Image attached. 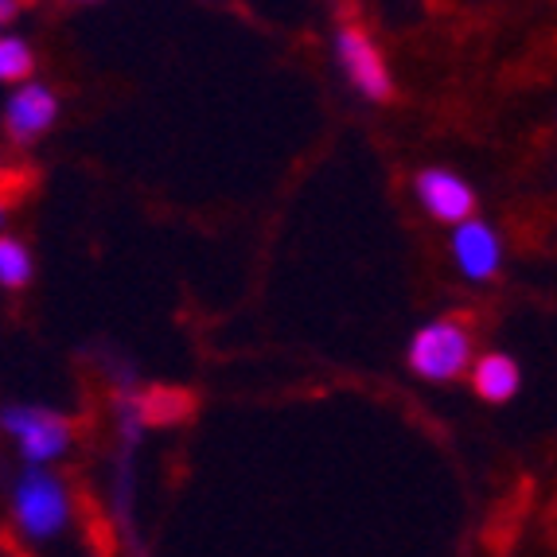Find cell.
<instances>
[{
    "instance_id": "6",
    "label": "cell",
    "mask_w": 557,
    "mask_h": 557,
    "mask_svg": "<svg viewBox=\"0 0 557 557\" xmlns=\"http://www.w3.org/2000/svg\"><path fill=\"white\" fill-rule=\"evenodd\" d=\"M453 261L468 281L495 277L503 265L499 234H495L487 223H480V219H468V223L453 226Z\"/></svg>"
},
{
    "instance_id": "11",
    "label": "cell",
    "mask_w": 557,
    "mask_h": 557,
    "mask_svg": "<svg viewBox=\"0 0 557 557\" xmlns=\"http://www.w3.org/2000/svg\"><path fill=\"white\" fill-rule=\"evenodd\" d=\"M12 16H16V4H12V0H0V28H4Z\"/></svg>"
},
{
    "instance_id": "5",
    "label": "cell",
    "mask_w": 557,
    "mask_h": 557,
    "mask_svg": "<svg viewBox=\"0 0 557 557\" xmlns=\"http://www.w3.org/2000/svg\"><path fill=\"white\" fill-rule=\"evenodd\" d=\"M418 199L437 223H468L475 211V191L448 168H425L418 176Z\"/></svg>"
},
{
    "instance_id": "7",
    "label": "cell",
    "mask_w": 557,
    "mask_h": 557,
    "mask_svg": "<svg viewBox=\"0 0 557 557\" xmlns=\"http://www.w3.org/2000/svg\"><path fill=\"white\" fill-rule=\"evenodd\" d=\"M59 117V98L47 86L32 83L12 90L9 106H4V125L16 140H36L39 133H47Z\"/></svg>"
},
{
    "instance_id": "9",
    "label": "cell",
    "mask_w": 557,
    "mask_h": 557,
    "mask_svg": "<svg viewBox=\"0 0 557 557\" xmlns=\"http://www.w3.org/2000/svg\"><path fill=\"white\" fill-rule=\"evenodd\" d=\"M36 55L20 36H0V83H24L32 78Z\"/></svg>"
},
{
    "instance_id": "12",
    "label": "cell",
    "mask_w": 557,
    "mask_h": 557,
    "mask_svg": "<svg viewBox=\"0 0 557 557\" xmlns=\"http://www.w3.org/2000/svg\"><path fill=\"white\" fill-rule=\"evenodd\" d=\"M4 214H9V203H4V196H0V223H4Z\"/></svg>"
},
{
    "instance_id": "8",
    "label": "cell",
    "mask_w": 557,
    "mask_h": 557,
    "mask_svg": "<svg viewBox=\"0 0 557 557\" xmlns=\"http://www.w3.org/2000/svg\"><path fill=\"white\" fill-rule=\"evenodd\" d=\"M472 386L483 401H511L519 394V367L511 355H480L472 362Z\"/></svg>"
},
{
    "instance_id": "1",
    "label": "cell",
    "mask_w": 557,
    "mask_h": 557,
    "mask_svg": "<svg viewBox=\"0 0 557 557\" xmlns=\"http://www.w3.org/2000/svg\"><path fill=\"white\" fill-rule=\"evenodd\" d=\"M472 362V335L460 320H433L409 339V367L429 382L460 379Z\"/></svg>"
},
{
    "instance_id": "4",
    "label": "cell",
    "mask_w": 557,
    "mask_h": 557,
    "mask_svg": "<svg viewBox=\"0 0 557 557\" xmlns=\"http://www.w3.org/2000/svg\"><path fill=\"white\" fill-rule=\"evenodd\" d=\"M335 55H339V66L347 71L355 90L367 94V98H391V71H386V59L367 32L344 24L335 32Z\"/></svg>"
},
{
    "instance_id": "3",
    "label": "cell",
    "mask_w": 557,
    "mask_h": 557,
    "mask_svg": "<svg viewBox=\"0 0 557 557\" xmlns=\"http://www.w3.org/2000/svg\"><path fill=\"white\" fill-rule=\"evenodd\" d=\"M0 425H4V433L16 437L20 453H24V460H32V468L51 465L71 448V425L51 409L9 406L0 413Z\"/></svg>"
},
{
    "instance_id": "2",
    "label": "cell",
    "mask_w": 557,
    "mask_h": 557,
    "mask_svg": "<svg viewBox=\"0 0 557 557\" xmlns=\"http://www.w3.org/2000/svg\"><path fill=\"white\" fill-rule=\"evenodd\" d=\"M12 511H16L20 530L36 542H47L63 534L71 522V495H66L63 480H55L44 468H32L24 480L16 483L12 495Z\"/></svg>"
},
{
    "instance_id": "10",
    "label": "cell",
    "mask_w": 557,
    "mask_h": 557,
    "mask_svg": "<svg viewBox=\"0 0 557 557\" xmlns=\"http://www.w3.org/2000/svg\"><path fill=\"white\" fill-rule=\"evenodd\" d=\"M28 281H32V253L24 250V242L0 238V285L24 288Z\"/></svg>"
}]
</instances>
